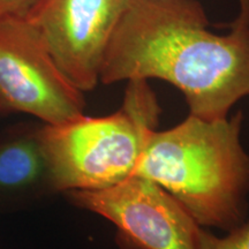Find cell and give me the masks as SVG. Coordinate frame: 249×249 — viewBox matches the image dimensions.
<instances>
[{"label":"cell","mask_w":249,"mask_h":249,"mask_svg":"<svg viewBox=\"0 0 249 249\" xmlns=\"http://www.w3.org/2000/svg\"><path fill=\"white\" fill-rule=\"evenodd\" d=\"M39 0H0V21L24 18Z\"/></svg>","instance_id":"obj_9"},{"label":"cell","mask_w":249,"mask_h":249,"mask_svg":"<svg viewBox=\"0 0 249 249\" xmlns=\"http://www.w3.org/2000/svg\"><path fill=\"white\" fill-rule=\"evenodd\" d=\"M198 249H249V219L227 231L225 236H216L201 229Z\"/></svg>","instance_id":"obj_8"},{"label":"cell","mask_w":249,"mask_h":249,"mask_svg":"<svg viewBox=\"0 0 249 249\" xmlns=\"http://www.w3.org/2000/svg\"><path fill=\"white\" fill-rule=\"evenodd\" d=\"M85 92L55 64L26 18L0 21V117L58 124L85 113Z\"/></svg>","instance_id":"obj_4"},{"label":"cell","mask_w":249,"mask_h":249,"mask_svg":"<svg viewBox=\"0 0 249 249\" xmlns=\"http://www.w3.org/2000/svg\"><path fill=\"white\" fill-rule=\"evenodd\" d=\"M241 112L204 120L189 114L149 136L134 174L160 185L201 227L230 231L246 219L249 155L241 143Z\"/></svg>","instance_id":"obj_2"},{"label":"cell","mask_w":249,"mask_h":249,"mask_svg":"<svg viewBox=\"0 0 249 249\" xmlns=\"http://www.w3.org/2000/svg\"><path fill=\"white\" fill-rule=\"evenodd\" d=\"M151 79L179 89L192 116L227 118L249 96V26L233 22L218 35L198 0H129L99 83Z\"/></svg>","instance_id":"obj_1"},{"label":"cell","mask_w":249,"mask_h":249,"mask_svg":"<svg viewBox=\"0 0 249 249\" xmlns=\"http://www.w3.org/2000/svg\"><path fill=\"white\" fill-rule=\"evenodd\" d=\"M39 124L18 123L0 130V211H20L51 189L39 141Z\"/></svg>","instance_id":"obj_7"},{"label":"cell","mask_w":249,"mask_h":249,"mask_svg":"<svg viewBox=\"0 0 249 249\" xmlns=\"http://www.w3.org/2000/svg\"><path fill=\"white\" fill-rule=\"evenodd\" d=\"M129 0H39L26 20L83 92L99 83L104 55Z\"/></svg>","instance_id":"obj_6"},{"label":"cell","mask_w":249,"mask_h":249,"mask_svg":"<svg viewBox=\"0 0 249 249\" xmlns=\"http://www.w3.org/2000/svg\"><path fill=\"white\" fill-rule=\"evenodd\" d=\"M147 80L127 81L119 110L85 113L58 124L40 123L39 141L53 193L95 191L132 177L160 117Z\"/></svg>","instance_id":"obj_3"},{"label":"cell","mask_w":249,"mask_h":249,"mask_svg":"<svg viewBox=\"0 0 249 249\" xmlns=\"http://www.w3.org/2000/svg\"><path fill=\"white\" fill-rule=\"evenodd\" d=\"M71 203L116 226L124 249H198L202 227L160 185L133 174L117 185L66 193Z\"/></svg>","instance_id":"obj_5"},{"label":"cell","mask_w":249,"mask_h":249,"mask_svg":"<svg viewBox=\"0 0 249 249\" xmlns=\"http://www.w3.org/2000/svg\"><path fill=\"white\" fill-rule=\"evenodd\" d=\"M239 14L233 22L249 26V0H238Z\"/></svg>","instance_id":"obj_10"}]
</instances>
